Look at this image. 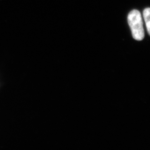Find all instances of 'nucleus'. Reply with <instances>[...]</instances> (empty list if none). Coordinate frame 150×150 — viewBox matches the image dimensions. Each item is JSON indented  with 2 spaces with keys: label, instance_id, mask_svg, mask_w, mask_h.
Listing matches in <instances>:
<instances>
[{
  "label": "nucleus",
  "instance_id": "2",
  "mask_svg": "<svg viewBox=\"0 0 150 150\" xmlns=\"http://www.w3.org/2000/svg\"><path fill=\"white\" fill-rule=\"evenodd\" d=\"M143 15L148 32L150 35V8L145 9L143 11Z\"/></svg>",
  "mask_w": 150,
  "mask_h": 150
},
{
  "label": "nucleus",
  "instance_id": "1",
  "mask_svg": "<svg viewBox=\"0 0 150 150\" xmlns=\"http://www.w3.org/2000/svg\"><path fill=\"white\" fill-rule=\"evenodd\" d=\"M128 21L134 38L139 41L143 40L144 38V31L140 12L137 10L131 11L128 16Z\"/></svg>",
  "mask_w": 150,
  "mask_h": 150
}]
</instances>
